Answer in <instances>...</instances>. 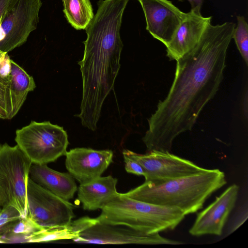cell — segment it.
I'll return each mask as SVG.
<instances>
[{"mask_svg": "<svg viewBox=\"0 0 248 248\" xmlns=\"http://www.w3.org/2000/svg\"></svg>", "mask_w": 248, "mask_h": 248, "instance_id": "29", "label": "cell"}, {"mask_svg": "<svg viewBox=\"0 0 248 248\" xmlns=\"http://www.w3.org/2000/svg\"><path fill=\"white\" fill-rule=\"evenodd\" d=\"M237 23L232 35L241 56L247 65L248 63V24L243 16H237Z\"/></svg>", "mask_w": 248, "mask_h": 248, "instance_id": "22", "label": "cell"}, {"mask_svg": "<svg viewBox=\"0 0 248 248\" xmlns=\"http://www.w3.org/2000/svg\"><path fill=\"white\" fill-rule=\"evenodd\" d=\"M129 0H100L98 9L85 28L84 55L78 62L82 78L91 83L113 82L120 68L123 47L120 30Z\"/></svg>", "mask_w": 248, "mask_h": 248, "instance_id": "2", "label": "cell"}, {"mask_svg": "<svg viewBox=\"0 0 248 248\" xmlns=\"http://www.w3.org/2000/svg\"><path fill=\"white\" fill-rule=\"evenodd\" d=\"M63 12L68 23L75 29H85L94 15L90 0H63Z\"/></svg>", "mask_w": 248, "mask_h": 248, "instance_id": "18", "label": "cell"}, {"mask_svg": "<svg viewBox=\"0 0 248 248\" xmlns=\"http://www.w3.org/2000/svg\"><path fill=\"white\" fill-rule=\"evenodd\" d=\"M11 89L19 110L28 93L34 90L36 85L33 77L12 60H11Z\"/></svg>", "mask_w": 248, "mask_h": 248, "instance_id": "19", "label": "cell"}, {"mask_svg": "<svg viewBox=\"0 0 248 248\" xmlns=\"http://www.w3.org/2000/svg\"><path fill=\"white\" fill-rule=\"evenodd\" d=\"M23 217L15 207L8 205L0 209V228L7 223Z\"/></svg>", "mask_w": 248, "mask_h": 248, "instance_id": "23", "label": "cell"}, {"mask_svg": "<svg viewBox=\"0 0 248 248\" xmlns=\"http://www.w3.org/2000/svg\"><path fill=\"white\" fill-rule=\"evenodd\" d=\"M96 217L101 222L125 225L147 234L174 230L185 215L177 207L150 203L119 194Z\"/></svg>", "mask_w": 248, "mask_h": 248, "instance_id": "4", "label": "cell"}, {"mask_svg": "<svg viewBox=\"0 0 248 248\" xmlns=\"http://www.w3.org/2000/svg\"><path fill=\"white\" fill-rule=\"evenodd\" d=\"M15 141L32 163L47 164L65 155L69 144L66 131L49 121H31L16 130Z\"/></svg>", "mask_w": 248, "mask_h": 248, "instance_id": "6", "label": "cell"}, {"mask_svg": "<svg viewBox=\"0 0 248 248\" xmlns=\"http://www.w3.org/2000/svg\"></svg>", "mask_w": 248, "mask_h": 248, "instance_id": "30", "label": "cell"}, {"mask_svg": "<svg viewBox=\"0 0 248 248\" xmlns=\"http://www.w3.org/2000/svg\"><path fill=\"white\" fill-rule=\"evenodd\" d=\"M125 151L142 167L145 181H165L195 174L205 170L171 152L152 151L142 155L126 149Z\"/></svg>", "mask_w": 248, "mask_h": 248, "instance_id": "10", "label": "cell"}, {"mask_svg": "<svg viewBox=\"0 0 248 248\" xmlns=\"http://www.w3.org/2000/svg\"><path fill=\"white\" fill-rule=\"evenodd\" d=\"M235 26L230 22L209 24L197 45L176 60L169 92L148 119L149 128L142 138L147 152H171L174 139L192 128L222 80Z\"/></svg>", "mask_w": 248, "mask_h": 248, "instance_id": "1", "label": "cell"}, {"mask_svg": "<svg viewBox=\"0 0 248 248\" xmlns=\"http://www.w3.org/2000/svg\"><path fill=\"white\" fill-rule=\"evenodd\" d=\"M187 0L191 5V9L198 8L201 10V8L204 0H178L179 1Z\"/></svg>", "mask_w": 248, "mask_h": 248, "instance_id": "27", "label": "cell"}, {"mask_svg": "<svg viewBox=\"0 0 248 248\" xmlns=\"http://www.w3.org/2000/svg\"><path fill=\"white\" fill-rule=\"evenodd\" d=\"M32 162L17 145H0V206L11 205L28 215L26 191Z\"/></svg>", "mask_w": 248, "mask_h": 248, "instance_id": "5", "label": "cell"}, {"mask_svg": "<svg viewBox=\"0 0 248 248\" xmlns=\"http://www.w3.org/2000/svg\"><path fill=\"white\" fill-rule=\"evenodd\" d=\"M146 22V29L165 46L172 40L186 13L168 0H139Z\"/></svg>", "mask_w": 248, "mask_h": 248, "instance_id": "11", "label": "cell"}, {"mask_svg": "<svg viewBox=\"0 0 248 248\" xmlns=\"http://www.w3.org/2000/svg\"><path fill=\"white\" fill-rule=\"evenodd\" d=\"M28 216L45 229L67 226L74 217L73 205L29 178L26 191Z\"/></svg>", "mask_w": 248, "mask_h": 248, "instance_id": "8", "label": "cell"}, {"mask_svg": "<svg viewBox=\"0 0 248 248\" xmlns=\"http://www.w3.org/2000/svg\"><path fill=\"white\" fill-rule=\"evenodd\" d=\"M18 111L11 89L10 79H5L0 76V118L11 119Z\"/></svg>", "mask_w": 248, "mask_h": 248, "instance_id": "21", "label": "cell"}, {"mask_svg": "<svg viewBox=\"0 0 248 248\" xmlns=\"http://www.w3.org/2000/svg\"><path fill=\"white\" fill-rule=\"evenodd\" d=\"M62 1H63V0H62Z\"/></svg>", "mask_w": 248, "mask_h": 248, "instance_id": "28", "label": "cell"}, {"mask_svg": "<svg viewBox=\"0 0 248 248\" xmlns=\"http://www.w3.org/2000/svg\"><path fill=\"white\" fill-rule=\"evenodd\" d=\"M123 155L125 164V170L137 175H144V170L141 165L134 158L128 155L124 150Z\"/></svg>", "mask_w": 248, "mask_h": 248, "instance_id": "24", "label": "cell"}, {"mask_svg": "<svg viewBox=\"0 0 248 248\" xmlns=\"http://www.w3.org/2000/svg\"><path fill=\"white\" fill-rule=\"evenodd\" d=\"M11 60L8 52L0 50V76L3 78L10 79Z\"/></svg>", "mask_w": 248, "mask_h": 248, "instance_id": "25", "label": "cell"}, {"mask_svg": "<svg viewBox=\"0 0 248 248\" xmlns=\"http://www.w3.org/2000/svg\"><path fill=\"white\" fill-rule=\"evenodd\" d=\"M113 155L110 150L76 148L67 151L65 166L72 176L83 184L101 176L112 162Z\"/></svg>", "mask_w": 248, "mask_h": 248, "instance_id": "13", "label": "cell"}, {"mask_svg": "<svg viewBox=\"0 0 248 248\" xmlns=\"http://www.w3.org/2000/svg\"><path fill=\"white\" fill-rule=\"evenodd\" d=\"M17 0H0V18L9 9L12 7Z\"/></svg>", "mask_w": 248, "mask_h": 248, "instance_id": "26", "label": "cell"}, {"mask_svg": "<svg viewBox=\"0 0 248 248\" xmlns=\"http://www.w3.org/2000/svg\"><path fill=\"white\" fill-rule=\"evenodd\" d=\"M29 177L34 182L49 191L68 201L77 190L74 178L68 172H60L53 170L47 164L32 163Z\"/></svg>", "mask_w": 248, "mask_h": 248, "instance_id": "15", "label": "cell"}, {"mask_svg": "<svg viewBox=\"0 0 248 248\" xmlns=\"http://www.w3.org/2000/svg\"><path fill=\"white\" fill-rule=\"evenodd\" d=\"M41 0H17L0 18V50L9 52L27 41L39 21Z\"/></svg>", "mask_w": 248, "mask_h": 248, "instance_id": "9", "label": "cell"}, {"mask_svg": "<svg viewBox=\"0 0 248 248\" xmlns=\"http://www.w3.org/2000/svg\"><path fill=\"white\" fill-rule=\"evenodd\" d=\"M226 183L224 172L205 169L195 174L167 181H145L122 194L150 203L177 207L186 216L202 208L206 200Z\"/></svg>", "mask_w": 248, "mask_h": 248, "instance_id": "3", "label": "cell"}, {"mask_svg": "<svg viewBox=\"0 0 248 248\" xmlns=\"http://www.w3.org/2000/svg\"><path fill=\"white\" fill-rule=\"evenodd\" d=\"M74 242L96 244L179 245L182 243L160 235L147 234L130 227L104 223L85 217V225Z\"/></svg>", "mask_w": 248, "mask_h": 248, "instance_id": "7", "label": "cell"}, {"mask_svg": "<svg viewBox=\"0 0 248 248\" xmlns=\"http://www.w3.org/2000/svg\"><path fill=\"white\" fill-rule=\"evenodd\" d=\"M239 186L233 184L206 208L199 212L189 233L195 236L211 234L220 236L228 218L235 206Z\"/></svg>", "mask_w": 248, "mask_h": 248, "instance_id": "12", "label": "cell"}, {"mask_svg": "<svg viewBox=\"0 0 248 248\" xmlns=\"http://www.w3.org/2000/svg\"><path fill=\"white\" fill-rule=\"evenodd\" d=\"M83 230L79 218L67 226L43 229L33 233L28 242H42L63 239H74Z\"/></svg>", "mask_w": 248, "mask_h": 248, "instance_id": "20", "label": "cell"}, {"mask_svg": "<svg viewBox=\"0 0 248 248\" xmlns=\"http://www.w3.org/2000/svg\"><path fill=\"white\" fill-rule=\"evenodd\" d=\"M117 181V178L108 175L80 184L78 198L83 208L87 210L101 209L119 194L116 189Z\"/></svg>", "mask_w": 248, "mask_h": 248, "instance_id": "16", "label": "cell"}, {"mask_svg": "<svg viewBox=\"0 0 248 248\" xmlns=\"http://www.w3.org/2000/svg\"><path fill=\"white\" fill-rule=\"evenodd\" d=\"M211 18L212 16H203L201 9H191L166 46L167 56L170 59L176 61L194 48L211 23Z\"/></svg>", "mask_w": 248, "mask_h": 248, "instance_id": "14", "label": "cell"}, {"mask_svg": "<svg viewBox=\"0 0 248 248\" xmlns=\"http://www.w3.org/2000/svg\"><path fill=\"white\" fill-rule=\"evenodd\" d=\"M43 229L28 216L22 217L0 228V243L28 242L33 233Z\"/></svg>", "mask_w": 248, "mask_h": 248, "instance_id": "17", "label": "cell"}]
</instances>
